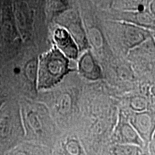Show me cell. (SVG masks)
Segmentation results:
<instances>
[{"label": "cell", "mask_w": 155, "mask_h": 155, "mask_svg": "<svg viewBox=\"0 0 155 155\" xmlns=\"http://www.w3.org/2000/svg\"><path fill=\"white\" fill-rule=\"evenodd\" d=\"M103 155H146L142 147L127 144H109L104 149Z\"/></svg>", "instance_id": "11"}, {"label": "cell", "mask_w": 155, "mask_h": 155, "mask_svg": "<svg viewBox=\"0 0 155 155\" xmlns=\"http://www.w3.org/2000/svg\"><path fill=\"white\" fill-rule=\"evenodd\" d=\"M73 106V99L70 95L63 94L58 98L54 104V110L57 112L58 115L67 116L72 110Z\"/></svg>", "instance_id": "12"}, {"label": "cell", "mask_w": 155, "mask_h": 155, "mask_svg": "<svg viewBox=\"0 0 155 155\" xmlns=\"http://www.w3.org/2000/svg\"><path fill=\"white\" fill-rule=\"evenodd\" d=\"M54 40L65 57L75 59L78 56V48L74 40L67 30L63 28H58L54 32Z\"/></svg>", "instance_id": "8"}, {"label": "cell", "mask_w": 155, "mask_h": 155, "mask_svg": "<svg viewBox=\"0 0 155 155\" xmlns=\"http://www.w3.org/2000/svg\"><path fill=\"white\" fill-rule=\"evenodd\" d=\"M144 141L132 127L130 122L120 121L110 144H127L138 145L142 147Z\"/></svg>", "instance_id": "6"}, {"label": "cell", "mask_w": 155, "mask_h": 155, "mask_svg": "<svg viewBox=\"0 0 155 155\" xmlns=\"http://www.w3.org/2000/svg\"><path fill=\"white\" fill-rule=\"evenodd\" d=\"M4 102H5V101H4L3 99H2V98H0V108H1L3 106Z\"/></svg>", "instance_id": "16"}, {"label": "cell", "mask_w": 155, "mask_h": 155, "mask_svg": "<svg viewBox=\"0 0 155 155\" xmlns=\"http://www.w3.org/2000/svg\"><path fill=\"white\" fill-rule=\"evenodd\" d=\"M151 38L150 32L141 27L127 23L124 26V39L127 46L130 49H135Z\"/></svg>", "instance_id": "7"}, {"label": "cell", "mask_w": 155, "mask_h": 155, "mask_svg": "<svg viewBox=\"0 0 155 155\" xmlns=\"http://www.w3.org/2000/svg\"><path fill=\"white\" fill-rule=\"evenodd\" d=\"M80 71L82 74L90 80L96 81L101 78V71L94 61L91 53H86L80 61Z\"/></svg>", "instance_id": "10"}, {"label": "cell", "mask_w": 155, "mask_h": 155, "mask_svg": "<svg viewBox=\"0 0 155 155\" xmlns=\"http://www.w3.org/2000/svg\"><path fill=\"white\" fill-rule=\"evenodd\" d=\"M150 9H151V12H152V15L155 17V0H153L152 2L151 3Z\"/></svg>", "instance_id": "15"}, {"label": "cell", "mask_w": 155, "mask_h": 155, "mask_svg": "<svg viewBox=\"0 0 155 155\" xmlns=\"http://www.w3.org/2000/svg\"><path fill=\"white\" fill-rule=\"evenodd\" d=\"M130 124L145 143H150L155 133V111L146 110L135 112L130 119Z\"/></svg>", "instance_id": "4"}, {"label": "cell", "mask_w": 155, "mask_h": 155, "mask_svg": "<svg viewBox=\"0 0 155 155\" xmlns=\"http://www.w3.org/2000/svg\"><path fill=\"white\" fill-rule=\"evenodd\" d=\"M149 103L144 97L135 96L131 99L130 106L135 112H141L148 110Z\"/></svg>", "instance_id": "13"}, {"label": "cell", "mask_w": 155, "mask_h": 155, "mask_svg": "<svg viewBox=\"0 0 155 155\" xmlns=\"http://www.w3.org/2000/svg\"><path fill=\"white\" fill-rule=\"evenodd\" d=\"M68 70V61L59 50L55 48L42 55L39 62L38 89H48L54 86L67 74Z\"/></svg>", "instance_id": "3"}, {"label": "cell", "mask_w": 155, "mask_h": 155, "mask_svg": "<svg viewBox=\"0 0 155 155\" xmlns=\"http://www.w3.org/2000/svg\"><path fill=\"white\" fill-rule=\"evenodd\" d=\"M25 141L21 108L2 106L0 108V155H5Z\"/></svg>", "instance_id": "2"}, {"label": "cell", "mask_w": 155, "mask_h": 155, "mask_svg": "<svg viewBox=\"0 0 155 155\" xmlns=\"http://www.w3.org/2000/svg\"><path fill=\"white\" fill-rule=\"evenodd\" d=\"M5 155H53V152L48 147L25 141Z\"/></svg>", "instance_id": "9"}, {"label": "cell", "mask_w": 155, "mask_h": 155, "mask_svg": "<svg viewBox=\"0 0 155 155\" xmlns=\"http://www.w3.org/2000/svg\"><path fill=\"white\" fill-rule=\"evenodd\" d=\"M150 143H151V149H152V152L155 154V133H154V136H153V137H152V140H151V141H150Z\"/></svg>", "instance_id": "14"}, {"label": "cell", "mask_w": 155, "mask_h": 155, "mask_svg": "<svg viewBox=\"0 0 155 155\" xmlns=\"http://www.w3.org/2000/svg\"><path fill=\"white\" fill-rule=\"evenodd\" d=\"M25 103L21 109L25 141L53 150L63 133L58 131L45 106Z\"/></svg>", "instance_id": "1"}, {"label": "cell", "mask_w": 155, "mask_h": 155, "mask_svg": "<svg viewBox=\"0 0 155 155\" xmlns=\"http://www.w3.org/2000/svg\"><path fill=\"white\" fill-rule=\"evenodd\" d=\"M53 155H87L80 138L74 131H66L58 139Z\"/></svg>", "instance_id": "5"}]
</instances>
